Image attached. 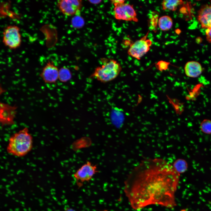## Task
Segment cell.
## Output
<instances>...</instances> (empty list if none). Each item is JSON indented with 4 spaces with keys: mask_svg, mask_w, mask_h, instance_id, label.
<instances>
[{
    "mask_svg": "<svg viewBox=\"0 0 211 211\" xmlns=\"http://www.w3.org/2000/svg\"><path fill=\"white\" fill-rule=\"evenodd\" d=\"M183 3L182 0H164L162 1L161 5L163 10L173 11L176 10L178 7Z\"/></svg>",
    "mask_w": 211,
    "mask_h": 211,
    "instance_id": "14",
    "label": "cell"
},
{
    "mask_svg": "<svg viewBox=\"0 0 211 211\" xmlns=\"http://www.w3.org/2000/svg\"><path fill=\"white\" fill-rule=\"evenodd\" d=\"M200 128L202 131L204 133L211 134V120H204L201 123Z\"/></svg>",
    "mask_w": 211,
    "mask_h": 211,
    "instance_id": "17",
    "label": "cell"
},
{
    "mask_svg": "<svg viewBox=\"0 0 211 211\" xmlns=\"http://www.w3.org/2000/svg\"></svg>",
    "mask_w": 211,
    "mask_h": 211,
    "instance_id": "24",
    "label": "cell"
},
{
    "mask_svg": "<svg viewBox=\"0 0 211 211\" xmlns=\"http://www.w3.org/2000/svg\"><path fill=\"white\" fill-rule=\"evenodd\" d=\"M197 19L202 28H211V4L201 6L198 11Z\"/></svg>",
    "mask_w": 211,
    "mask_h": 211,
    "instance_id": "11",
    "label": "cell"
},
{
    "mask_svg": "<svg viewBox=\"0 0 211 211\" xmlns=\"http://www.w3.org/2000/svg\"><path fill=\"white\" fill-rule=\"evenodd\" d=\"M148 33L140 39L130 45L127 51L129 55L140 59L148 52L152 44L151 40L147 39Z\"/></svg>",
    "mask_w": 211,
    "mask_h": 211,
    "instance_id": "6",
    "label": "cell"
},
{
    "mask_svg": "<svg viewBox=\"0 0 211 211\" xmlns=\"http://www.w3.org/2000/svg\"><path fill=\"white\" fill-rule=\"evenodd\" d=\"M158 24L159 27L162 30L167 31L172 28L173 21L170 16L165 15L159 18Z\"/></svg>",
    "mask_w": 211,
    "mask_h": 211,
    "instance_id": "13",
    "label": "cell"
},
{
    "mask_svg": "<svg viewBox=\"0 0 211 211\" xmlns=\"http://www.w3.org/2000/svg\"><path fill=\"white\" fill-rule=\"evenodd\" d=\"M180 176L165 159L146 158L129 173L124 182V193L135 210L154 205L173 208L177 204L175 195Z\"/></svg>",
    "mask_w": 211,
    "mask_h": 211,
    "instance_id": "1",
    "label": "cell"
},
{
    "mask_svg": "<svg viewBox=\"0 0 211 211\" xmlns=\"http://www.w3.org/2000/svg\"><path fill=\"white\" fill-rule=\"evenodd\" d=\"M64 211H75L74 210L70 208H67L65 209Z\"/></svg>",
    "mask_w": 211,
    "mask_h": 211,
    "instance_id": "23",
    "label": "cell"
},
{
    "mask_svg": "<svg viewBox=\"0 0 211 211\" xmlns=\"http://www.w3.org/2000/svg\"><path fill=\"white\" fill-rule=\"evenodd\" d=\"M2 42L5 46L10 49H15L18 47L21 42L19 27L14 25L5 27L3 33Z\"/></svg>",
    "mask_w": 211,
    "mask_h": 211,
    "instance_id": "4",
    "label": "cell"
},
{
    "mask_svg": "<svg viewBox=\"0 0 211 211\" xmlns=\"http://www.w3.org/2000/svg\"><path fill=\"white\" fill-rule=\"evenodd\" d=\"M113 13L115 18L117 20L135 22L138 21L133 5L128 4L124 3L114 6Z\"/></svg>",
    "mask_w": 211,
    "mask_h": 211,
    "instance_id": "7",
    "label": "cell"
},
{
    "mask_svg": "<svg viewBox=\"0 0 211 211\" xmlns=\"http://www.w3.org/2000/svg\"><path fill=\"white\" fill-rule=\"evenodd\" d=\"M176 171L179 174L185 172L188 168V164L186 161L182 159L176 160L172 165Z\"/></svg>",
    "mask_w": 211,
    "mask_h": 211,
    "instance_id": "16",
    "label": "cell"
},
{
    "mask_svg": "<svg viewBox=\"0 0 211 211\" xmlns=\"http://www.w3.org/2000/svg\"><path fill=\"white\" fill-rule=\"evenodd\" d=\"M184 71L187 76L196 78L202 73L203 69L201 64L198 62L191 61L187 62L184 67Z\"/></svg>",
    "mask_w": 211,
    "mask_h": 211,
    "instance_id": "12",
    "label": "cell"
},
{
    "mask_svg": "<svg viewBox=\"0 0 211 211\" xmlns=\"http://www.w3.org/2000/svg\"><path fill=\"white\" fill-rule=\"evenodd\" d=\"M98 171L96 165L87 161L76 171L73 176L77 185L80 187L84 183L90 181Z\"/></svg>",
    "mask_w": 211,
    "mask_h": 211,
    "instance_id": "5",
    "label": "cell"
},
{
    "mask_svg": "<svg viewBox=\"0 0 211 211\" xmlns=\"http://www.w3.org/2000/svg\"><path fill=\"white\" fill-rule=\"evenodd\" d=\"M89 2L91 4H98L100 3L101 1V0H89Z\"/></svg>",
    "mask_w": 211,
    "mask_h": 211,
    "instance_id": "21",
    "label": "cell"
},
{
    "mask_svg": "<svg viewBox=\"0 0 211 211\" xmlns=\"http://www.w3.org/2000/svg\"><path fill=\"white\" fill-rule=\"evenodd\" d=\"M33 139L28 128L25 127L10 137L6 147L7 152L9 154L17 157L24 156L32 150Z\"/></svg>",
    "mask_w": 211,
    "mask_h": 211,
    "instance_id": "2",
    "label": "cell"
},
{
    "mask_svg": "<svg viewBox=\"0 0 211 211\" xmlns=\"http://www.w3.org/2000/svg\"><path fill=\"white\" fill-rule=\"evenodd\" d=\"M170 63L163 60H160L155 64V67L159 71L162 72L168 69Z\"/></svg>",
    "mask_w": 211,
    "mask_h": 211,
    "instance_id": "18",
    "label": "cell"
},
{
    "mask_svg": "<svg viewBox=\"0 0 211 211\" xmlns=\"http://www.w3.org/2000/svg\"><path fill=\"white\" fill-rule=\"evenodd\" d=\"M205 34L207 41L211 43V28L206 29Z\"/></svg>",
    "mask_w": 211,
    "mask_h": 211,
    "instance_id": "19",
    "label": "cell"
},
{
    "mask_svg": "<svg viewBox=\"0 0 211 211\" xmlns=\"http://www.w3.org/2000/svg\"><path fill=\"white\" fill-rule=\"evenodd\" d=\"M121 70L120 64L115 59H110L104 60L101 65L96 67L91 77L106 83L115 79Z\"/></svg>",
    "mask_w": 211,
    "mask_h": 211,
    "instance_id": "3",
    "label": "cell"
},
{
    "mask_svg": "<svg viewBox=\"0 0 211 211\" xmlns=\"http://www.w3.org/2000/svg\"><path fill=\"white\" fill-rule=\"evenodd\" d=\"M18 106L8 103H0V122L2 126H10L14 124Z\"/></svg>",
    "mask_w": 211,
    "mask_h": 211,
    "instance_id": "8",
    "label": "cell"
},
{
    "mask_svg": "<svg viewBox=\"0 0 211 211\" xmlns=\"http://www.w3.org/2000/svg\"><path fill=\"white\" fill-rule=\"evenodd\" d=\"M82 3L81 0H59L57 1V6L63 14L71 16L80 13Z\"/></svg>",
    "mask_w": 211,
    "mask_h": 211,
    "instance_id": "9",
    "label": "cell"
},
{
    "mask_svg": "<svg viewBox=\"0 0 211 211\" xmlns=\"http://www.w3.org/2000/svg\"><path fill=\"white\" fill-rule=\"evenodd\" d=\"M59 72V69L52 61L49 59L39 75L45 83L55 84L58 80Z\"/></svg>",
    "mask_w": 211,
    "mask_h": 211,
    "instance_id": "10",
    "label": "cell"
},
{
    "mask_svg": "<svg viewBox=\"0 0 211 211\" xmlns=\"http://www.w3.org/2000/svg\"><path fill=\"white\" fill-rule=\"evenodd\" d=\"M72 77L70 70L66 67H63L59 69L58 80L62 83H66L70 80Z\"/></svg>",
    "mask_w": 211,
    "mask_h": 211,
    "instance_id": "15",
    "label": "cell"
},
{
    "mask_svg": "<svg viewBox=\"0 0 211 211\" xmlns=\"http://www.w3.org/2000/svg\"><path fill=\"white\" fill-rule=\"evenodd\" d=\"M6 91V90L3 88L1 87V85L0 87V95H1L2 94H3Z\"/></svg>",
    "mask_w": 211,
    "mask_h": 211,
    "instance_id": "22",
    "label": "cell"
},
{
    "mask_svg": "<svg viewBox=\"0 0 211 211\" xmlns=\"http://www.w3.org/2000/svg\"><path fill=\"white\" fill-rule=\"evenodd\" d=\"M110 1L114 6L125 3V1L123 0H113Z\"/></svg>",
    "mask_w": 211,
    "mask_h": 211,
    "instance_id": "20",
    "label": "cell"
}]
</instances>
